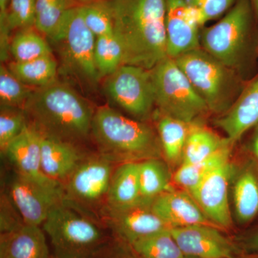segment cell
<instances>
[{
    "instance_id": "6da1fadb",
    "label": "cell",
    "mask_w": 258,
    "mask_h": 258,
    "mask_svg": "<svg viewBox=\"0 0 258 258\" xmlns=\"http://www.w3.org/2000/svg\"><path fill=\"white\" fill-rule=\"evenodd\" d=\"M123 64L152 70L167 55L166 0H108Z\"/></svg>"
},
{
    "instance_id": "7a4b0ae2",
    "label": "cell",
    "mask_w": 258,
    "mask_h": 258,
    "mask_svg": "<svg viewBox=\"0 0 258 258\" xmlns=\"http://www.w3.org/2000/svg\"><path fill=\"white\" fill-rule=\"evenodd\" d=\"M23 110L29 124L42 135L74 144L91 134L96 111L79 93L57 81L36 88Z\"/></svg>"
},
{
    "instance_id": "3957f363",
    "label": "cell",
    "mask_w": 258,
    "mask_h": 258,
    "mask_svg": "<svg viewBox=\"0 0 258 258\" xmlns=\"http://www.w3.org/2000/svg\"><path fill=\"white\" fill-rule=\"evenodd\" d=\"M91 134L100 154L114 164L141 162L163 154L159 135L150 125L109 106L96 110Z\"/></svg>"
},
{
    "instance_id": "277c9868",
    "label": "cell",
    "mask_w": 258,
    "mask_h": 258,
    "mask_svg": "<svg viewBox=\"0 0 258 258\" xmlns=\"http://www.w3.org/2000/svg\"><path fill=\"white\" fill-rule=\"evenodd\" d=\"M42 229L55 258H97L109 244L99 226L63 201L50 210Z\"/></svg>"
},
{
    "instance_id": "5b68a950",
    "label": "cell",
    "mask_w": 258,
    "mask_h": 258,
    "mask_svg": "<svg viewBox=\"0 0 258 258\" xmlns=\"http://www.w3.org/2000/svg\"><path fill=\"white\" fill-rule=\"evenodd\" d=\"M174 60L210 111L223 114L240 95L235 70L222 63L202 47Z\"/></svg>"
},
{
    "instance_id": "8992f818",
    "label": "cell",
    "mask_w": 258,
    "mask_h": 258,
    "mask_svg": "<svg viewBox=\"0 0 258 258\" xmlns=\"http://www.w3.org/2000/svg\"><path fill=\"white\" fill-rule=\"evenodd\" d=\"M49 39L55 45L64 71L93 86L101 80L94 59L96 37L85 23L80 5L69 8Z\"/></svg>"
},
{
    "instance_id": "52a82bcc",
    "label": "cell",
    "mask_w": 258,
    "mask_h": 258,
    "mask_svg": "<svg viewBox=\"0 0 258 258\" xmlns=\"http://www.w3.org/2000/svg\"><path fill=\"white\" fill-rule=\"evenodd\" d=\"M151 71L159 113L194 123L210 111L174 58L166 57Z\"/></svg>"
},
{
    "instance_id": "ba28073f",
    "label": "cell",
    "mask_w": 258,
    "mask_h": 258,
    "mask_svg": "<svg viewBox=\"0 0 258 258\" xmlns=\"http://www.w3.org/2000/svg\"><path fill=\"white\" fill-rule=\"evenodd\" d=\"M254 15L249 0H237L215 25L203 29L200 45L227 67H238L247 47Z\"/></svg>"
},
{
    "instance_id": "9c48e42d",
    "label": "cell",
    "mask_w": 258,
    "mask_h": 258,
    "mask_svg": "<svg viewBox=\"0 0 258 258\" xmlns=\"http://www.w3.org/2000/svg\"><path fill=\"white\" fill-rule=\"evenodd\" d=\"M104 88L117 105L138 120L147 119L157 106L151 70L122 64L107 76Z\"/></svg>"
},
{
    "instance_id": "30bf717a",
    "label": "cell",
    "mask_w": 258,
    "mask_h": 258,
    "mask_svg": "<svg viewBox=\"0 0 258 258\" xmlns=\"http://www.w3.org/2000/svg\"><path fill=\"white\" fill-rule=\"evenodd\" d=\"M114 163L101 154L81 161L63 184L62 201L77 208L106 200Z\"/></svg>"
},
{
    "instance_id": "8fae6325",
    "label": "cell",
    "mask_w": 258,
    "mask_h": 258,
    "mask_svg": "<svg viewBox=\"0 0 258 258\" xmlns=\"http://www.w3.org/2000/svg\"><path fill=\"white\" fill-rule=\"evenodd\" d=\"M234 172L235 167L230 159L212 171L189 192L206 216L222 230L232 225L228 191Z\"/></svg>"
},
{
    "instance_id": "7c38bea8",
    "label": "cell",
    "mask_w": 258,
    "mask_h": 258,
    "mask_svg": "<svg viewBox=\"0 0 258 258\" xmlns=\"http://www.w3.org/2000/svg\"><path fill=\"white\" fill-rule=\"evenodd\" d=\"M170 231L185 257L232 258L243 252L236 241L213 226L190 225L174 227Z\"/></svg>"
},
{
    "instance_id": "4fadbf2b",
    "label": "cell",
    "mask_w": 258,
    "mask_h": 258,
    "mask_svg": "<svg viewBox=\"0 0 258 258\" xmlns=\"http://www.w3.org/2000/svg\"><path fill=\"white\" fill-rule=\"evenodd\" d=\"M153 200L142 199L125 208H106V222L118 239L132 244L170 227L152 209Z\"/></svg>"
},
{
    "instance_id": "5bb4252c",
    "label": "cell",
    "mask_w": 258,
    "mask_h": 258,
    "mask_svg": "<svg viewBox=\"0 0 258 258\" xmlns=\"http://www.w3.org/2000/svg\"><path fill=\"white\" fill-rule=\"evenodd\" d=\"M10 200L27 225H42L63 195L16 172L10 181Z\"/></svg>"
},
{
    "instance_id": "9a60e30c",
    "label": "cell",
    "mask_w": 258,
    "mask_h": 258,
    "mask_svg": "<svg viewBox=\"0 0 258 258\" xmlns=\"http://www.w3.org/2000/svg\"><path fill=\"white\" fill-rule=\"evenodd\" d=\"M40 139V132L28 123L8 145L4 154L15 166L17 173L64 196L63 184L50 179L42 170Z\"/></svg>"
},
{
    "instance_id": "2e32d148",
    "label": "cell",
    "mask_w": 258,
    "mask_h": 258,
    "mask_svg": "<svg viewBox=\"0 0 258 258\" xmlns=\"http://www.w3.org/2000/svg\"><path fill=\"white\" fill-rule=\"evenodd\" d=\"M167 55L176 58L201 47L200 27L186 0H166Z\"/></svg>"
},
{
    "instance_id": "e0dca14e",
    "label": "cell",
    "mask_w": 258,
    "mask_h": 258,
    "mask_svg": "<svg viewBox=\"0 0 258 258\" xmlns=\"http://www.w3.org/2000/svg\"><path fill=\"white\" fill-rule=\"evenodd\" d=\"M152 205L154 212L170 228L196 225L218 227L186 190L172 188L154 198Z\"/></svg>"
},
{
    "instance_id": "ac0fdd59",
    "label": "cell",
    "mask_w": 258,
    "mask_h": 258,
    "mask_svg": "<svg viewBox=\"0 0 258 258\" xmlns=\"http://www.w3.org/2000/svg\"><path fill=\"white\" fill-rule=\"evenodd\" d=\"M234 144L258 125V76L240 93L235 103L215 120Z\"/></svg>"
},
{
    "instance_id": "d6986e66",
    "label": "cell",
    "mask_w": 258,
    "mask_h": 258,
    "mask_svg": "<svg viewBox=\"0 0 258 258\" xmlns=\"http://www.w3.org/2000/svg\"><path fill=\"white\" fill-rule=\"evenodd\" d=\"M40 145L42 170L47 177L63 184L83 160L79 151L74 144L42 134Z\"/></svg>"
},
{
    "instance_id": "ffe728a7",
    "label": "cell",
    "mask_w": 258,
    "mask_h": 258,
    "mask_svg": "<svg viewBox=\"0 0 258 258\" xmlns=\"http://www.w3.org/2000/svg\"><path fill=\"white\" fill-rule=\"evenodd\" d=\"M49 248L40 226L23 224L1 233L0 258H49Z\"/></svg>"
},
{
    "instance_id": "44dd1931",
    "label": "cell",
    "mask_w": 258,
    "mask_h": 258,
    "mask_svg": "<svg viewBox=\"0 0 258 258\" xmlns=\"http://www.w3.org/2000/svg\"><path fill=\"white\" fill-rule=\"evenodd\" d=\"M142 200L139 184V162L118 164L112 175L106 197V208L118 209Z\"/></svg>"
},
{
    "instance_id": "7402d4cb",
    "label": "cell",
    "mask_w": 258,
    "mask_h": 258,
    "mask_svg": "<svg viewBox=\"0 0 258 258\" xmlns=\"http://www.w3.org/2000/svg\"><path fill=\"white\" fill-rule=\"evenodd\" d=\"M157 133L163 155L169 165L179 167L191 123H185L159 113L157 115Z\"/></svg>"
},
{
    "instance_id": "603a6c76",
    "label": "cell",
    "mask_w": 258,
    "mask_h": 258,
    "mask_svg": "<svg viewBox=\"0 0 258 258\" xmlns=\"http://www.w3.org/2000/svg\"><path fill=\"white\" fill-rule=\"evenodd\" d=\"M230 143L233 142L227 137L221 138L210 129L200 124L199 122L191 123L181 165L204 160Z\"/></svg>"
},
{
    "instance_id": "cb8c5ba5",
    "label": "cell",
    "mask_w": 258,
    "mask_h": 258,
    "mask_svg": "<svg viewBox=\"0 0 258 258\" xmlns=\"http://www.w3.org/2000/svg\"><path fill=\"white\" fill-rule=\"evenodd\" d=\"M233 144H227L204 160L180 166L173 174L172 182L191 192L212 171L230 160Z\"/></svg>"
},
{
    "instance_id": "d4e9b609",
    "label": "cell",
    "mask_w": 258,
    "mask_h": 258,
    "mask_svg": "<svg viewBox=\"0 0 258 258\" xmlns=\"http://www.w3.org/2000/svg\"><path fill=\"white\" fill-rule=\"evenodd\" d=\"M233 201L237 221L246 224L258 214V179L253 171L244 169L236 177Z\"/></svg>"
},
{
    "instance_id": "484cf974",
    "label": "cell",
    "mask_w": 258,
    "mask_h": 258,
    "mask_svg": "<svg viewBox=\"0 0 258 258\" xmlns=\"http://www.w3.org/2000/svg\"><path fill=\"white\" fill-rule=\"evenodd\" d=\"M8 67L20 81L31 87H45L57 81V62L52 55L26 62L13 61Z\"/></svg>"
},
{
    "instance_id": "4316f807",
    "label": "cell",
    "mask_w": 258,
    "mask_h": 258,
    "mask_svg": "<svg viewBox=\"0 0 258 258\" xmlns=\"http://www.w3.org/2000/svg\"><path fill=\"white\" fill-rule=\"evenodd\" d=\"M172 176L169 166L161 158L139 162L141 197L153 200L161 194L172 189Z\"/></svg>"
},
{
    "instance_id": "83f0119b",
    "label": "cell",
    "mask_w": 258,
    "mask_h": 258,
    "mask_svg": "<svg viewBox=\"0 0 258 258\" xmlns=\"http://www.w3.org/2000/svg\"><path fill=\"white\" fill-rule=\"evenodd\" d=\"M10 52L15 62H26L52 55L48 42L35 28L19 30L10 42Z\"/></svg>"
},
{
    "instance_id": "f1b7e54d",
    "label": "cell",
    "mask_w": 258,
    "mask_h": 258,
    "mask_svg": "<svg viewBox=\"0 0 258 258\" xmlns=\"http://www.w3.org/2000/svg\"><path fill=\"white\" fill-rule=\"evenodd\" d=\"M141 258H185L170 229L161 231L131 244Z\"/></svg>"
},
{
    "instance_id": "f546056e",
    "label": "cell",
    "mask_w": 258,
    "mask_h": 258,
    "mask_svg": "<svg viewBox=\"0 0 258 258\" xmlns=\"http://www.w3.org/2000/svg\"><path fill=\"white\" fill-rule=\"evenodd\" d=\"M95 63L100 79L107 77L123 64V51L114 34L96 37Z\"/></svg>"
},
{
    "instance_id": "4dcf8cb0",
    "label": "cell",
    "mask_w": 258,
    "mask_h": 258,
    "mask_svg": "<svg viewBox=\"0 0 258 258\" xmlns=\"http://www.w3.org/2000/svg\"><path fill=\"white\" fill-rule=\"evenodd\" d=\"M71 0H36L34 28L50 38L60 26Z\"/></svg>"
},
{
    "instance_id": "1f68e13d",
    "label": "cell",
    "mask_w": 258,
    "mask_h": 258,
    "mask_svg": "<svg viewBox=\"0 0 258 258\" xmlns=\"http://www.w3.org/2000/svg\"><path fill=\"white\" fill-rule=\"evenodd\" d=\"M35 88L20 81L8 69L2 64L0 67V101L1 106L23 109Z\"/></svg>"
},
{
    "instance_id": "d6a6232c",
    "label": "cell",
    "mask_w": 258,
    "mask_h": 258,
    "mask_svg": "<svg viewBox=\"0 0 258 258\" xmlns=\"http://www.w3.org/2000/svg\"><path fill=\"white\" fill-rule=\"evenodd\" d=\"M85 23L96 37L113 34V20L108 0L80 5Z\"/></svg>"
},
{
    "instance_id": "836d02e7",
    "label": "cell",
    "mask_w": 258,
    "mask_h": 258,
    "mask_svg": "<svg viewBox=\"0 0 258 258\" xmlns=\"http://www.w3.org/2000/svg\"><path fill=\"white\" fill-rule=\"evenodd\" d=\"M22 108L1 106L0 110V150L4 154L8 145L23 132L28 124Z\"/></svg>"
},
{
    "instance_id": "e575fe53",
    "label": "cell",
    "mask_w": 258,
    "mask_h": 258,
    "mask_svg": "<svg viewBox=\"0 0 258 258\" xmlns=\"http://www.w3.org/2000/svg\"><path fill=\"white\" fill-rule=\"evenodd\" d=\"M36 13V0H10L5 18L10 31L15 29L34 28Z\"/></svg>"
},
{
    "instance_id": "d590c367",
    "label": "cell",
    "mask_w": 258,
    "mask_h": 258,
    "mask_svg": "<svg viewBox=\"0 0 258 258\" xmlns=\"http://www.w3.org/2000/svg\"><path fill=\"white\" fill-rule=\"evenodd\" d=\"M199 27L224 16L237 0H186Z\"/></svg>"
},
{
    "instance_id": "8d00e7d4",
    "label": "cell",
    "mask_w": 258,
    "mask_h": 258,
    "mask_svg": "<svg viewBox=\"0 0 258 258\" xmlns=\"http://www.w3.org/2000/svg\"><path fill=\"white\" fill-rule=\"evenodd\" d=\"M25 222L9 198L3 197L1 201V233L14 230Z\"/></svg>"
},
{
    "instance_id": "74e56055",
    "label": "cell",
    "mask_w": 258,
    "mask_h": 258,
    "mask_svg": "<svg viewBox=\"0 0 258 258\" xmlns=\"http://www.w3.org/2000/svg\"><path fill=\"white\" fill-rule=\"evenodd\" d=\"M97 258H141L132 246L118 239L113 244H109Z\"/></svg>"
},
{
    "instance_id": "f35d334b",
    "label": "cell",
    "mask_w": 258,
    "mask_h": 258,
    "mask_svg": "<svg viewBox=\"0 0 258 258\" xmlns=\"http://www.w3.org/2000/svg\"><path fill=\"white\" fill-rule=\"evenodd\" d=\"M236 242L243 252H258V229L240 237Z\"/></svg>"
},
{
    "instance_id": "ab89813d",
    "label": "cell",
    "mask_w": 258,
    "mask_h": 258,
    "mask_svg": "<svg viewBox=\"0 0 258 258\" xmlns=\"http://www.w3.org/2000/svg\"><path fill=\"white\" fill-rule=\"evenodd\" d=\"M251 149H252L254 157L258 160V125L256 126L255 132H254L253 137H252Z\"/></svg>"
},
{
    "instance_id": "60d3db41",
    "label": "cell",
    "mask_w": 258,
    "mask_h": 258,
    "mask_svg": "<svg viewBox=\"0 0 258 258\" xmlns=\"http://www.w3.org/2000/svg\"><path fill=\"white\" fill-rule=\"evenodd\" d=\"M232 258H258V252H242Z\"/></svg>"
},
{
    "instance_id": "b9f144b4",
    "label": "cell",
    "mask_w": 258,
    "mask_h": 258,
    "mask_svg": "<svg viewBox=\"0 0 258 258\" xmlns=\"http://www.w3.org/2000/svg\"><path fill=\"white\" fill-rule=\"evenodd\" d=\"M10 0H0V15L6 14Z\"/></svg>"
},
{
    "instance_id": "7bdbcfd3",
    "label": "cell",
    "mask_w": 258,
    "mask_h": 258,
    "mask_svg": "<svg viewBox=\"0 0 258 258\" xmlns=\"http://www.w3.org/2000/svg\"><path fill=\"white\" fill-rule=\"evenodd\" d=\"M250 4L252 5V9H253L254 15L258 19V0H249Z\"/></svg>"
},
{
    "instance_id": "ee69618b",
    "label": "cell",
    "mask_w": 258,
    "mask_h": 258,
    "mask_svg": "<svg viewBox=\"0 0 258 258\" xmlns=\"http://www.w3.org/2000/svg\"><path fill=\"white\" fill-rule=\"evenodd\" d=\"M71 1L74 2L77 5H85L94 3V2L99 1V0H71Z\"/></svg>"
},
{
    "instance_id": "f6af8a7d",
    "label": "cell",
    "mask_w": 258,
    "mask_h": 258,
    "mask_svg": "<svg viewBox=\"0 0 258 258\" xmlns=\"http://www.w3.org/2000/svg\"><path fill=\"white\" fill-rule=\"evenodd\" d=\"M185 258H193V257H186Z\"/></svg>"
}]
</instances>
